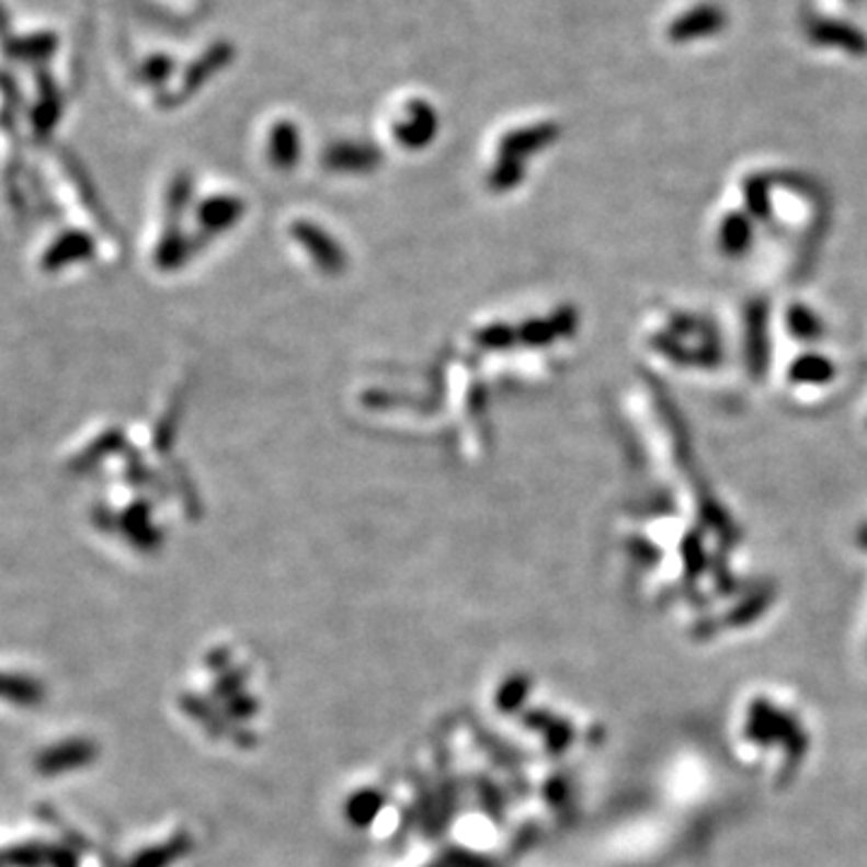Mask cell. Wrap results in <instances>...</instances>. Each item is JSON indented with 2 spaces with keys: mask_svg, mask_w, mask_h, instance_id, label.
Returning <instances> with one entry per match:
<instances>
[{
  "mask_svg": "<svg viewBox=\"0 0 867 867\" xmlns=\"http://www.w3.org/2000/svg\"><path fill=\"white\" fill-rule=\"evenodd\" d=\"M94 756V744L88 740H66L60 744H54L46 752L36 756V772L44 776H56L70 772V768H78L82 764H88Z\"/></svg>",
  "mask_w": 867,
  "mask_h": 867,
  "instance_id": "cell-1",
  "label": "cell"
},
{
  "mask_svg": "<svg viewBox=\"0 0 867 867\" xmlns=\"http://www.w3.org/2000/svg\"><path fill=\"white\" fill-rule=\"evenodd\" d=\"M42 685L32 677L22 675H0V699H8L12 704H36L42 701Z\"/></svg>",
  "mask_w": 867,
  "mask_h": 867,
  "instance_id": "cell-2",
  "label": "cell"
},
{
  "mask_svg": "<svg viewBox=\"0 0 867 867\" xmlns=\"http://www.w3.org/2000/svg\"><path fill=\"white\" fill-rule=\"evenodd\" d=\"M48 851L42 844H22L12 846L3 853L5 867H44L48 865Z\"/></svg>",
  "mask_w": 867,
  "mask_h": 867,
  "instance_id": "cell-3",
  "label": "cell"
},
{
  "mask_svg": "<svg viewBox=\"0 0 867 867\" xmlns=\"http://www.w3.org/2000/svg\"><path fill=\"white\" fill-rule=\"evenodd\" d=\"M48 865L52 867H78L76 853L68 848H52L48 851Z\"/></svg>",
  "mask_w": 867,
  "mask_h": 867,
  "instance_id": "cell-4",
  "label": "cell"
},
{
  "mask_svg": "<svg viewBox=\"0 0 867 867\" xmlns=\"http://www.w3.org/2000/svg\"><path fill=\"white\" fill-rule=\"evenodd\" d=\"M0 867H5V860H3V853H0Z\"/></svg>",
  "mask_w": 867,
  "mask_h": 867,
  "instance_id": "cell-5",
  "label": "cell"
}]
</instances>
